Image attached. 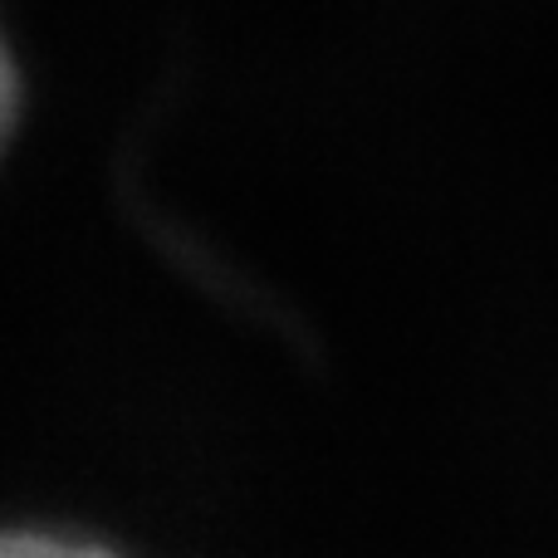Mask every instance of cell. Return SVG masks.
I'll use <instances>...</instances> for the list:
<instances>
[{
	"mask_svg": "<svg viewBox=\"0 0 558 558\" xmlns=\"http://www.w3.org/2000/svg\"><path fill=\"white\" fill-rule=\"evenodd\" d=\"M20 113H25V78H20V59H15V49H10L5 25H0V157L15 143Z\"/></svg>",
	"mask_w": 558,
	"mask_h": 558,
	"instance_id": "2",
	"label": "cell"
},
{
	"mask_svg": "<svg viewBox=\"0 0 558 558\" xmlns=\"http://www.w3.org/2000/svg\"><path fill=\"white\" fill-rule=\"evenodd\" d=\"M0 558H118L104 544L69 539V534H45V530H10L0 534Z\"/></svg>",
	"mask_w": 558,
	"mask_h": 558,
	"instance_id": "1",
	"label": "cell"
}]
</instances>
